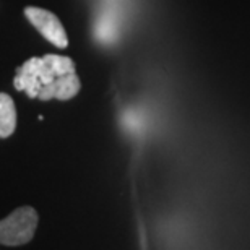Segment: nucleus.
I'll use <instances>...</instances> for the list:
<instances>
[{"instance_id":"1","label":"nucleus","mask_w":250,"mask_h":250,"mask_svg":"<svg viewBox=\"0 0 250 250\" xmlns=\"http://www.w3.org/2000/svg\"><path fill=\"white\" fill-rule=\"evenodd\" d=\"M38 228V213L31 207L17 208L0 221V244L23 246L33 239Z\"/></svg>"},{"instance_id":"2","label":"nucleus","mask_w":250,"mask_h":250,"mask_svg":"<svg viewBox=\"0 0 250 250\" xmlns=\"http://www.w3.org/2000/svg\"><path fill=\"white\" fill-rule=\"evenodd\" d=\"M24 15H26V18L33 23V26L36 28L47 41H51L54 46H57L59 49H63L68 46V38L63 29V24L52 12L44 10V8H38V7H26L24 8Z\"/></svg>"},{"instance_id":"3","label":"nucleus","mask_w":250,"mask_h":250,"mask_svg":"<svg viewBox=\"0 0 250 250\" xmlns=\"http://www.w3.org/2000/svg\"><path fill=\"white\" fill-rule=\"evenodd\" d=\"M80 91V80L77 77V72H70L61 75V77L54 78L52 83L42 84L41 91H39L38 98L41 101H49V99H61V101H67L77 96Z\"/></svg>"},{"instance_id":"4","label":"nucleus","mask_w":250,"mask_h":250,"mask_svg":"<svg viewBox=\"0 0 250 250\" xmlns=\"http://www.w3.org/2000/svg\"><path fill=\"white\" fill-rule=\"evenodd\" d=\"M17 128V109L12 98L0 93V138L10 137Z\"/></svg>"},{"instance_id":"5","label":"nucleus","mask_w":250,"mask_h":250,"mask_svg":"<svg viewBox=\"0 0 250 250\" xmlns=\"http://www.w3.org/2000/svg\"><path fill=\"white\" fill-rule=\"evenodd\" d=\"M15 88L18 91H26L29 98H38L39 91L42 88L41 80L34 77L33 73L24 72L21 67L17 68V77H15Z\"/></svg>"},{"instance_id":"6","label":"nucleus","mask_w":250,"mask_h":250,"mask_svg":"<svg viewBox=\"0 0 250 250\" xmlns=\"http://www.w3.org/2000/svg\"><path fill=\"white\" fill-rule=\"evenodd\" d=\"M21 68L24 70V72L33 73L34 77H38L39 80H41L42 84L52 83L54 78H56V77H54L51 67H49V65L46 63L44 59H38V57L29 59V61H26L21 65Z\"/></svg>"},{"instance_id":"7","label":"nucleus","mask_w":250,"mask_h":250,"mask_svg":"<svg viewBox=\"0 0 250 250\" xmlns=\"http://www.w3.org/2000/svg\"><path fill=\"white\" fill-rule=\"evenodd\" d=\"M46 63L51 67L54 77H61V75L75 72V63L70 57H63V56H56V54H47V56L42 57Z\"/></svg>"}]
</instances>
